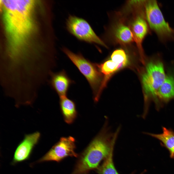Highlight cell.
Returning a JSON list of instances; mask_svg holds the SVG:
<instances>
[{"mask_svg":"<svg viewBox=\"0 0 174 174\" xmlns=\"http://www.w3.org/2000/svg\"><path fill=\"white\" fill-rule=\"evenodd\" d=\"M113 149L111 151L102 164L98 168L97 172L99 174H119L115 168L113 162Z\"/></svg>","mask_w":174,"mask_h":174,"instance_id":"9a60e30c","label":"cell"},{"mask_svg":"<svg viewBox=\"0 0 174 174\" xmlns=\"http://www.w3.org/2000/svg\"><path fill=\"white\" fill-rule=\"evenodd\" d=\"M59 103L65 121L68 124L72 123L75 120L77 115L75 102L66 96L60 97Z\"/></svg>","mask_w":174,"mask_h":174,"instance_id":"7c38bea8","label":"cell"},{"mask_svg":"<svg viewBox=\"0 0 174 174\" xmlns=\"http://www.w3.org/2000/svg\"><path fill=\"white\" fill-rule=\"evenodd\" d=\"M111 58L113 61L119 65L120 69L126 66L128 62L127 55L124 50L121 48L114 51Z\"/></svg>","mask_w":174,"mask_h":174,"instance_id":"2e32d148","label":"cell"},{"mask_svg":"<svg viewBox=\"0 0 174 174\" xmlns=\"http://www.w3.org/2000/svg\"><path fill=\"white\" fill-rule=\"evenodd\" d=\"M135 43L140 53H143L142 43L149 32V25L145 19L144 10L133 18L130 25Z\"/></svg>","mask_w":174,"mask_h":174,"instance_id":"9c48e42d","label":"cell"},{"mask_svg":"<svg viewBox=\"0 0 174 174\" xmlns=\"http://www.w3.org/2000/svg\"><path fill=\"white\" fill-rule=\"evenodd\" d=\"M166 76L163 65L161 62H151L147 65L142 81L145 93V103L148 98H155Z\"/></svg>","mask_w":174,"mask_h":174,"instance_id":"277c9868","label":"cell"},{"mask_svg":"<svg viewBox=\"0 0 174 174\" xmlns=\"http://www.w3.org/2000/svg\"><path fill=\"white\" fill-rule=\"evenodd\" d=\"M75 140L71 137H62L51 149L36 162L49 161L59 162L68 157H77L75 151Z\"/></svg>","mask_w":174,"mask_h":174,"instance_id":"52a82bcc","label":"cell"},{"mask_svg":"<svg viewBox=\"0 0 174 174\" xmlns=\"http://www.w3.org/2000/svg\"><path fill=\"white\" fill-rule=\"evenodd\" d=\"M121 128L120 126L112 131L106 119L100 131L81 154L71 174H83L97 168L114 149Z\"/></svg>","mask_w":174,"mask_h":174,"instance_id":"6da1fadb","label":"cell"},{"mask_svg":"<svg viewBox=\"0 0 174 174\" xmlns=\"http://www.w3.org/2000/svg\"><path fill=\"white\" fill-rule=\"evenodd\" d=\"M40 136V133L38 132L26 135L15 149L12 164H15L28 159L34 147L38 143Z\"/></svg>","mask_w":174,"mask_h":174,"instance_id":"ba28073f","label":"cell"},{"mask_svg":"<svg viewBox=\"0 0 174 174\" xmlns=\"http://www.w3.org/2000/svg\"><path fill=\"white\" fill-rule=\"evenodd\" d=\"M49 76L48 83L59 97L66 96L70 87L74 82L69 78L66 71L64 70L56 72L51 71Z\"/></svg>","mask_w":174,"mask_h":174,"instance_id":"30bf717a","label":"cell"},{"mask_svg":"<svg viewBox=\"0 0 174 174\" xmlns=\"http://www.w3.org/2000/svg\"><path fill=\"white\" fill-rule=\"evenodd\" d=\"M157 95L166 103L174 98V76L169 75L166 76L157 91Z\"/></svg>","mask_w":174,"mask_h":174,"instance_id":"5bb4252c","label":"cell"},{"mask_svg":"<svg viewBox=\"0 0 174 174\" xmlns=\"http://www.w3.org/2000/svg\"><path fill=\"white\" fill-rule=\"evenodd\" d=\"M112 33L116 43L123 45L134 42L133 35L130 26L122 21H119L113 26Z\"/></svg>","mask_w":174,"mask_h":174,"instance_id":"8fae6325","label":"cell"},{"mask_svg":"<svg viewBox=\"0 0 174 174\" xmlns=\"http://www.w3.org/2000/svg\"><path fill=\"white\" fill-rule=\"evenodd\" d=\"M1 2L7 30L14 41H19L30 29V14L33 1L2 0Z\"/></svg>","mask_w":174,"mask_h":174,"instance_id":"7a4b0ae2","label":"cell"},{"mask_svg":"<svg viewBox=\"0 0 174 174\" xmlns=\"http://www.w3.org/2000/svg\"><path fill=\"white\" fill-rule=\"evenodd\" d=\"M97 66L101 72L105 75H110L120 69L119 65L112 60H108Z\"/></svg>","mask_w":174,"mask_h":174,"instance_id":"e0dca14e","label":"cell"},{"mask_svg":"<svg viewBox=\"0 0 174 174\" xmlns=\"http://www.w3.org/2000/svg\"><path fill=\"white\" fill-rule=\"evenodd\" d=\"M67 31L79 40L90 44H96L107 47L85 20L70 15L66 20Z\"/></svg>","mask_w":174,"mask_h":174,"instance_id":"5b68a950","label":"cell"},{"mask_svg":"<svg viewBox=\"0 0 174 174\" xmlns=\"http://www.w3.org/2000/svg\"><path fill=\"white\" fill-rule=\"evenodd\" d=\"M62 50L86 78L93 91L94 98L100 81L99 76L95 64L80 53H75L65 47L63 48Z\"/></svg>","mask_w":174,"mask_h":174,"instance_id":"8992f818","label":"cell"},{"mask_svg":"<svg viewBox=\"0 0 174 174\" xmlns=\"http://www.w3.org/2000/svg\"><path fill=\"white\" fill-rule=\"evenodd\" d=\"M83 174H87V173H85Z\"/></svg>","mask_w":174,"mask_h":174,"instance_id":"ac0fdd59","label":"cell"},{"mask_svg":"<svg viewBox=\"0 0 174 174\" xmlns=\"http://www.w3.org/2000/svg\"><path fill=\"white\" fill-rule=\"evenodd\" d=\"M162 132L159 134L145 133L160 141L169 151L170 157L174 159V132L165 127L162 128Z\"/></svg>","mask_w":174,"mask_h":174,"instance_id":"4fadbf2b","label":"cell"},{"mask_svg":"<svg viewBox=\"0 0 174 174\" xmlns=\"http://www.w3.org/2000/svg\"><path fill=\"white\" fill-rule=\"evenodd\" d=\"M144 12L149 26L162 41L172 39L174 38V30L165 21L155 0H145Z\"/></svg>","mask_w":174,"mask_h":174,"instance_id":"3957f363","label":"cell"}]
</instances>
